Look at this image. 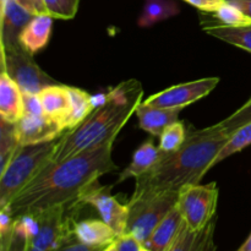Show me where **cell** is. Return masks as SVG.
Segmentation results:
<instances>
[{"mask_svg": "<svg viewBox=\"0 0 251 251\" xmlns=\"http://www.w3.org/2000/svg\"><path fill=\"white\" fill-rule=\"evenodd\" d=\"M113 144L108 141L65 161L49 162L4 210L16 220L77 200L100 176L118 169L112 158Z\"/></svg>", "mask_w": 251, "mask_h": 251, "instance_id": "6da1fadb", "label": "cell"}, {"mask_svg": "<svg viewBox=\"0 0 251 251\" xmlns=\"http://www.w3.org/2000/svg\"><path fill=\"white\" fill-rule=\"evenodd\" d=\"M229 137L220 124L189 132L180 149L164 152L152 168L137 176L130 199L179 193L185 186L199 184Z\"/></svg>", "mask_w": 251, "mask_h": 251, "instance_id": "7a4b0ae2", "label": "cell"}, {"mask_svg": "<svg viewBox=\"0 0 251 251\" xmlns=\"http://www.w3.org/2000/svg\"><path fill=\"white\" fill-rule=\"evenodd\" d=\"M144 96L140 81H123L108 91V100L75 129L68 130L56 140L50 162H61L108 141H115L120 130L136 112Z\"/></svg>", "mask_w": 251, "mask_h": 251, "instance_id": "3957f363", "label": "cell"}, {"mask_svg": "<svg viewBox=\"0 0 251 251\" xmlns=\"http://www.w3.org/2000/svg\"><path fill=\"white\" fill-rule=\"evenodd\" d=\"M56 140L37 145L20 146L0 173V210H4L17 194L51 161Z\"/></svg>", "mask_w": 251, "mask_h": 251, "instance_id": "277c9868", "label": "cell"}, {"mask_svg": "<svg viewBox=\"0 0 251 251\" xmlns=\"http://www.w3.org/2000/svg\"><path fill=\"white\" fill-rule=\"evenodd\" d=\"M82 206L75 200L34 216L38 220V230L29 239L28 251H55L66 238L74 234L76 217Z\"/></svg>", "mask_w": 251, "mask_h": 251, "instance_id": "5b68a950", "label": "cell"}, {"mask_svg": "<svg viewBox=\"0 0 251 251\" xmlns=\"http://www.w3.org/2000/svg\"><path fill=\"white\" fill-rule=\"evenodd\" d=\"M178 198L179 193H169L136 200L130 199L126 233L144 244L159 222L176 207Z\"/></svg>", "mask_w": 251, "mask_h": 251, "instance_id": "8992f818", "label": "cell"}, {"mask_svg": "<svg viewBox=\"0 0 251 251\" xmlns=\"http://www.w3.org/2000/svg\"><path fill=\"white\" fill-rule=\"evenodd\" d=\"M21 44L1 47V71L19 85L24 93H39L44 87L56 83L44 73Z\"/></svg>", "mask_w": 251, "mask_h": 251, "instance_id": "52a82bcc", "label": "cell"}, {"mask_svg": "<svg viewBox=\"0 0 251 251\" xmlns=\"http://www.w3.org/2000/svg\"><path fill=\"white\" fill-rule=\"evenodd\" d=\"M218 186L216 183L193 184L179 191L178 207L186 226L200 230L216 218Z\"/></svg>", "mask_w": 251, "mask_h": 251, "instance_id": "ba28073f", "label": "cell"}, {"mask_svg": "<svg viewBox=\"0 0 251 251\" xmlns=\"http://www.w3.org/2000/svg\"><path fill=\"white\" fill-rule=\"evenodd\" d=\"M97 183L88 186L77 200L85 205H91L100 213V220L114 229L118 237L126 233L127 217H129V206L120 203L110 194L112 186H102Z\"/></svg>", "mask_w": 251, "mask_h": 251, "instance_id": "9c48e42d", "label": "cell"}, {"mask_svg": "<svg viewBox=\"0 0 251 251\" xmlns=\"http://www.w3.org/2000/svg\"><path fill=\"white\" fill-rule=\"evenodd\" d=\"M220 82L218 77H206L190 82L179 83L152 95L145 104L161 108H184L212 92Z\"/></svg>", "mask_w": 251, "mask_h": 251, "instance_id": "30bf717a", "label": "cell"}, {"mask_svg": "<svg viewBox=\"0 0 251 251\" xmlns=\"http://www.w3.org/2000/svg\"><path fill=\"white\" fill-rule=\"evenodd\" d=\"M16 131L21 146L54 141L64 134V130L46 115L32 114H24L16 123Z\"/></svg>", "mask_w": 251, "mask_h": 251, "instance_id": "8fae6325", "label": "cell"}, {"mask_svg": "<svg viewBox=\"0 0 251 251\" xmlns=\"http://www.w3.org/2000/svg\"><path fill=\"white\" fill-rule=\"evenodd\" d=\"M34 14L25 9L15 0H7L0 6V37L1 47L19 44V37L22 29L32 20Z\"/></svg>", "mask_w": 251, "mask_h": 251, "instance_id": "7c38bea8", "label": "cell"}, {"mask_svg": "<svg viewBox=\"0 0 251 251\" xmlns=\"http://www.w3.org/2000/svg\"><path fill=\"white\" fill-rule=\"evenodd\" d=\"M38 95L44 115L56 123L65 131L71 108L68 86L54 83L44 87Z\"/></svg>", "mask_w": 251, "mask_h": 251, "instance_id": "4fadbf2b", "label": "cell"}, {"mask_svg": "<svg viewBox=\"0 0 251 251\" xmlns=\"http://www.w3.org/2000/svg\"><path fill=\"white\" fill-rule=\"evenodd\" d=\"M184 223L185 221L176 203V207L159 222L149 239L142 245L151 251H168L176 242Z\"/></svg>", "mask_w": 251, "mask_h": 251, "instance_id": "5bb4252c", "label": "cell"}, {"mask_svg": "<svg viewBox=\"0 0 251 251\" xmlns=\"http://www.w3.org/2000/svg\"><path fill=\"white\" fill-rule=\"evenodd\" d=\"M183 108H161L140 103L136 108L139 126L152 136H161L163 130L173 123L178 122V117Z\"/></svg>", "mask_w": 251, "mask_h": 251, "instance_id": "9a60e30c", "label": "cell"}, {"mask_svg": "<svg viewBox=\"0 0 251 251\" xmlns=\"http://www.w3.org/2000/svg\"><path fill=\"white\" fill-rule=\"evenodd\" d=\"M25 114L24 92L16 82L1 71L0 74V117L5 122L16 124Z\"/></svg>", "mask_w": 251, "mask_h": 251, "instance_id": "2e32d148", "label": "cell"}, {"mask_svg": "<svg viewBox=\"0 0 251 251\" xmlns=\"http://www.w3.org/2000/svg\"><path fill=\"white\" fill-rule=\"evenodd\" d=\"M53 19L49 14H38L32 17L19 37V43L24 49L36 54L48 44L53 28Z\"/></svg>", "mask_w": 251, "mask_h": 251, "instance_id": "e0dca14e", "label": "cell"}, {"mask_svg": "<svg viewBox=\"0 0 251 251\" xmlns=\"http://www.w3.org/2000/svg\"><path fill=\"white\" fill-rule=\"evenodd\" d=\"M216 218L205 228L193 230L184 223L180 233L168 251H216Z\"/></svg>", "mask_w": 251, "mask_h": 251, "instance_id": "ac0fdd59", "label": "cell"}, {"mask_svg": "<svg viewBox=\"0 0 251 251\" xmlns=\"http://www.w3.org/2000/svg\"><path fill=\"white\" fill-rule=\"evenodd\" d=\"M74 235L82 244L100 249L114 243L118 238L114 229L102 220L77 221L74 227Z\"/></svg>", "mask_w": 251, "mask_h": 251, "instance_id": "d6986e66", "label": "cell"}, {"mask_svg": "<svg viewBox=\"0 0 251 251\" xmlns=\"http://www.w3.org/2000/svg\"><path fill=\"white\" fill-rule=\"evenodd\" d=\"M163 153L164 152L159 149V146L156 147L152 141H146L145 144H142L135 151L131 163L124 171L120 172L119 178L115 184H122L126 179L137 178V176L146 173L150 168H152L158 162V159L163 156Z\"/></svg>", "mask_w": 251, "mask_h": 251, "instance_id": "ffe728a7", "label": "cell"}, {"mask_svg": "<svg viewBox=\"0 0 251 251\" xmlns=\"http://www.w3.org/2000/svg\"><path fill=\"white\" fill-rule=\"evenodd\" d=\"M180 9L174 0H145L144 9L137 20L139 27L146 28L179 14Z\"/></svg>", "mask_w": 251, "mask_h": 251, "instance_id": "44dd1931", "label": "cell"}, {"mask_svg": "<svg viewBox=\"0 0 251 251\" xmlns=\"http://www.w3.org/2000/svg\"><path fill=\"white\" fill-rule=\"evenodd\" d=\"M203 29L215 38L251 53V24L244 26H208Z\"/></svg>", "mask_w": 251, "mask_h": 251, "instance_id": "7402d4cb", "label": "cell"}, {"mask_svg": "<svg viewBox=\"0 0 251 251\" xmlns=\"http://www.w3.org/2000/svg\"><path fill=\"white\" fill-rule=\"evenodd\" d=\"M68 91L70 96L71 108L66 123V130H71L80 125L93 112L95 108L91 102V96L87 92L71 86H68Z\"/></svg>", "mask_w": 251, "mask_h": 251, "instance_id": "603a6c76", "label": "cell"}, {"mask_svg": "<svg viewBox=\"0 0 251 251\" xmlns=\"http://www.w3.org/2000/svg\"><path fill=\"white\" fill-rule=\"evenodd\" d=\"M20 146L21 144L17 136L16 124L1 119L0 122V173L6 168L7 163L11 161Z\"/></svg>", "mask_w": 251, "mask_h": 251, "instance_id": "cb8c5ba5", "label": "cell"}, {"mask_svg": "<svg viewBox=\"0 0 251 251\" xmlns=\"http://www.w3.org/2000/svg\"><path fill=\"white\" fill-rule=\"evenodd\" d=\"M251 145V122L247 123L245 125L240 126L239 129L235 130L228 141L226 142L225 146L220 151V153L216 157L215 162H213V167L218 164L220 162L225 161L226 158L230 157L232 154L237 153V152L243 151L244 149L249 147Z\"/></svg>", "mask_w": 251, "mask_h": 251, "instance_id": "d4e9b609", "label": "cell"}, {"mask_svg": "<svg viewBox=\"0 0 251 251\" xmlns=\"http://www.w3.org/2000/svg\"><path fill=\"white\" fill-rule=\"evenodd\" d=\"M29 235L19 218L15 220L11 233L0 237V251H28Z\"/></svg>", "mask_w": 251, "mask_h": 251, "instance_id": "484cf974", "label": "cell"}, {"mask_svg": "<svg viewBox=\"0 0 251 251\" xmlns=\"http://www.w3.org/2000/svg\"><path fill=\"white\" fill-rule=\"evenodd\" d=\"M185 126L183 122H176L167 126L159 136V149L163 152H173L180 149L186 140Z\"/></svg>", "mask_w": 251, "mask_h": 251, "instance_id": "4316f807", "label": "cell"}, {"mask_svg": "<svg viewBox=\"0 0 251 251\" xmlns=\"http://www.w3.org/2000/svg\"><path fill=\"white\" fill-rule=\"evenodd\" d=\"M212 14L213 19L218 21V24L213 26H244L251 24V20L247 15L243 14L237 6L227 1L223 2L222 6Z\"/></svg>", "mask_w": 251, "mask_h": 251, "instance_id": "83f0119b", "label": "cell"}, {"mask_svg": "<svg viewBox=\"0 0 251 251\" xmlns=\"http://www.w3.org/2000/svg\"><path fill=\"white\" fill-rule=\"evenodd\" d=\"M80 0H44L47 12L54 19L71 20L78 10Z\"/></svg>", "mask_w": 251, "mask_h": 251, "instance_id": "f1b7e54d", "label": "cell"}, {"mask_svg": "<svg viewBox=\"0 0 251 251\" xmlns=\"http://www.w3.org/2000/svg\"><path fill=\"white\" fill-rule=\"evenodd\" d=\"M249 122H251V103H245L237 112H234L218 124L228 135H232L235 130Z\"/></svg>", "mask_w": 251, "mask_h": 251, "instance_id": "f546056e", "label": "cell"}, {"mask_svg": "<svg viewBox=\"0 0 251 251\" xmlns=\"http://www.w3.org/2000/svg\"><path fill=\"white\" fill-rule=\"evenodd\" d=\"M25 114L44 115L41 98L38 93H24Z\"/></svg>", "mask_w": 251, "mask_h": 251, "instance_id": "4dcf8cb0", "label": "cell"}, {"mask_svg": "<svg viewBox=\"0 0 251 251\" xmlns=\"http://www.w3.org/2000/svg\"><path fill=\"white\" fill-rule=\"evenodd\" d=\"M103 249H104V248H103ZM55 251H102V249L82 244V243L78 242V240L76 239L75 235L73 234L70 235V237L66 238V239L56 248Z\"/></svg>", "mask_w": 251, "mask_h": 251, "instance_id": "1f68e13d", "label": "cell"}, {"mask_svg": "<svg viewBox=\"0 0 251 251\" xmlns=\"http://www.w3.org/2000/svg\"><path fill=\"white\" fill-rule=\"evenodd\" d=\"M117 245L119 251H140L142 244L130 233L120 235L117 238Z\"/></svg>", "mask_w": 251, "mask_h": 251, "instance_id": "d6a6232c", "label": "cell"}, {"mask_svg": "<svg viewBox=\"0 0 251 251\" xmlns=\"http://www.w3.org/2000/svg\"><path fill=\"white\" fill-rule=\"evenodd\" d=\"M185 2L190 4L191 6L196 7V9L201 10L203 12H216L226 0H184Z\"/></svg>", "mask_w": 251, "mask_h": 251, "instance_id": "836d02e7", "label": "cell"}, {"mask_svg": "<svg viewBox=\"0 0 251 251\" xmlns=\"http://www.w3.org/2000/svg\"><path fill=\"white\" fill-rule=\"evenodd\" d=\"M15 218L7 210H0V237L9 234L14 229Z\"/></svg>", "mask_w": 251, "mask_h": 251, "instance_id": "e575fe53", "label": "cell"}, {"mask_svg": "<svg viewBox=\"0 0 251 251\" xmlns=\"http://www.w3.org/2000/svg\"><path fill=\"white\" fill-rule=\"evenodd\" d=\"M226 1L237 6L243 14L247 15L251 20V0H226Z\"/></svg>", "mask_w": 251, "mask_h": 251, "instance_id": "d590c367", "label": "cell"}, {"mask_svg": "<svg viewBox=\"0 0 251 251\" xmlns=\"http://www.w3.org/2000/svg\"><path fill=\"white\" fill-rule=\"evenodd\" d=\"M32 5L34 7V11L36 14H48L46 9V5H44V0H31Z\"/></svg>", "mask_w": 251, "mask_h": 251, "instance_id": "8d00e7d4", "label": "cell"}, {"mask_svg": "<svg viewBox=\"0 0 251 251\" xmlns=\"http://www.w3.org/2000/svg\"><path fill=\"white\" fill-rule=\"evenodd\" d=\"M15 1L19 2L20 5H22V6H24L25 9H27V10H28V11H31L32 14L37 15L36 11H34V7H33V5H32L31 0H15Z\"/></svg>", "mask_w": 251, "mask_h": 251, "instance_id": "74e56055", "label": "cell"}, {"mask_svg": "<svg viewBox=\"0 0 251 251\" xmlns=\"http://www.w3.org/2000/svg\"><path fill=\"white\" fill-rule=\"evenodd\" d=\"M237 251H251V234L249 235V238L245 240L244 244H243Z\"/></svg>", "mask_w": 251, "mask_h": 251, "instance_id": "f35d334b", "label": "cell"}, {"mask_svg": "<svg viewBox=\"0 0 251 251\" xmlns=\"http://www.w3.org/2000/svg\"><path fill=\"white\" fill-rule=\"evenodd\" d=\"M102 251H119L118 250V245H117V240L112 244H109L108 247H105L104 249H102Z\"/></svg>", "mask_w": 251, "mask_h": 251, "instance_id": "ab89813d", "label": "cell"}, {"mask_svg": "<svg viewBox=\"0 0 251 251\" xmlns=\"http://www.w3.org/2000/svg\"><path fill=\"white\" fill-rule=\"evenodd\" d=\"M140 251H151V250H150V249H147V248H145V247H144V245H142L141 250H140Z\"/></svg>", "mask_w": 251, "mask_h": 251, "instance_id": "60d3db41", "label": "cell"}, {"mask_svg": "<svg viewBox=\"0 0 251 251\" xmlns=\"http://www.w3.org/2000/svg\"><path fill=\"white\" fill-rule=\"evenodd\" d=\"M247 103H251V97L249 98V100H248V102Z\"/></svg>", "mask_w": 251, "mask_h": 251, "instance_id": "b9f144b4", "label": "cell"}]
</instances>
